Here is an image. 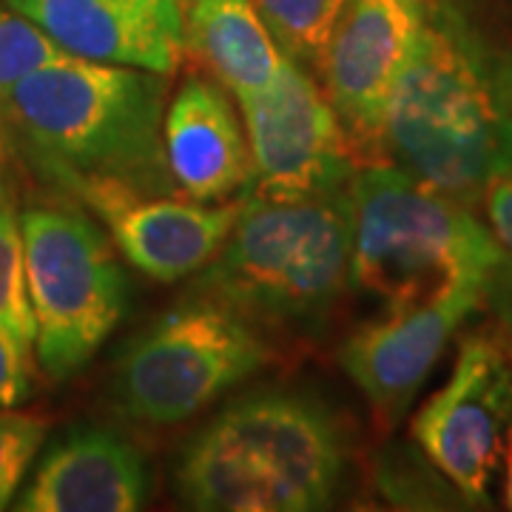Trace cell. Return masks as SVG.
<instances>
[{"label": "cell", "instance_id": "21", "mask_svg": "<svg viewBox=\"0 0 512 512\" xmlns=\"http://www.w3.org/2000/svg\"><path fill=\"white\" fill-rule=\"evenodd\" d=\"M35 353L0 328V407H18L32 396Z\"/></svg>", "mask_w": 512, "mask_h": 512}, {"label": "cell", "instance_id": "18", "mask_svg": "<svg viewBox=\"0 0 512 512\" xmlns=\"http://www.w3.org/2000/svg\"><path fill=\"white\" fill-rule=\"evenodd\" d=\"M0 328L35 353V313L26 282L23 225L9 177H0Z\"/></svg>", "mask_w": 512, "mask_h": 512}, {"label": "cell", "instance_id": "16", "mask_svg": "<svg viewBox=\"0 0 512 512\" xmlns=\"http://www.w3.org/2000/svg\"><path fill=\"white\" fill-rule=\"evenodd\" d=\"M185 49L234 100L271 86L285 63L254 0H188Z\"/></svg>", "mask_w": 512, "mask_h": 512}, {"label": "cell", "instance_id": "2", "mask_svg": "<svg viewBox=\"0 0 512 512\" xmlns=\"http://www.w3.org/2000/svg\"><path fill=\"white\" fill-rule=\"evenodd\" d=\"M382 160L473 208L512 171V52L433 0L384 111Z\"/></svg>", "mask_w": 512, "mask_h": 512}, {"label": "cell", "instance_id": "11", "mask_svg": "<svg viewBox=\"0 0 512 512\" xmlns=\"http://www.w3.org/2000/svg\"><path fill=\"white\" fill-rule=\"evenodd\" d=\"M481 302V288H464L413 311L384 313L342 342L339 362L382 427L393 430L407 416L444 348Z\"/></svg>", "mask_w": 512, "mask_h": 512}, {"label": "cell", "instance_id": "25", "mask_svg": "<svg viewBox=\"0 0 512 512\" xmlns=\"http://www.w3.org/2000/svg\"><path fill=\"white\" fill-rule=\"evenodd\" d=\"M9 163H12V154H9L6 137H3V128H0V177H9Z\"/></svg>", "mask_w": 512, "mask_h": 512}, {"label": "cell", "instance_id": "23", "mask_svg": "<svg viewBox=\"0 0 512 512\" xmlns=\"http://www.w3.org/2000/svg\"><path fill=\"white\" fill-rule=\"evenodd\" d=\"M484 211L498 245L512 256V171L490 185L484 194Z\"/></svg>", "mask_w": 512, "mask_h": 512}, {"label": "cell", "instance_id": "22", "mask_svg": "<svg viewBox=\"0 0 512 512\" xmlns=\"http://www.w3.org/2000/svg\"><path fill=\"white\" fill-rule=\"evenodd\" d=\"M484 302L493 311L495 322L501 328V336L510 342L512 350V256L504 251V256L495 262V268L487 276L484 285Z\"/></svg>", "mask_w": 512, "mask_h": 512}, {"label": "cell", "instance_id": "14", "mask_svg": "<svg viewBox=\"0 0 512 512\" xmlns=\"http://www.w3.org/2000/svg\"><path fill=\"white\" fill-rule=\"evenodd\" d=\"M163 151L174 188L197 202H225L248 194L254 165L245 123L231 92L205 74H188L168 100Z\"/></svg>", "mask_w": 512, "mask_h": 512}, {"label": "cell", "instance_id": "20", "mask_svg": "<svg viewBox=\"0 0 512 512\" xmlns=\"http://www.w3.org/2000/svg\"><path fill=\"white\" fill-rule=\"evenodd\" d=\"M66 52L0 0V100L18 86L26 74L52 63Z\"/></svg>", "mask_w": 512, "mask_h": 512}, {"label": "cell", "instance_id": "1", "mask_svg": "<svg viewBox=\"0 0 512 512\" xmlns=\"http://www.w3.org/2000/svg\"><path fill=\"white\" fill-rule=\"evenodd\" d=\"M165 74L57 57L0 100L12 160L89 208L111 194H180L168 174Z\"/></svg>", "mask_w": 512, "mask_h": 512}, {"label": "cell", "instance_id": "5", "mask_svg": "<svg viewBox=\"0 0 512 512\" xmlns=\"http://www.w3.org/2000/svg\"><path fill=\"white\" fill-rule=\"evenodd\" d=\"M350 274L384 313L413 311L447 293L487 285L504 256L467 205L393 163H367L350 180Z\"/></svg>", "mask_w": 512, "mask_h": 512}, {"label": "cell", "instance_id": "17", "mask_svg": "<svg viewBox=\"0 0 512 512\" xmlns=\"http://www.w3.org/2000/svg\"><path fill=\"white\" fill-rule=\"evenodd\" d=\"M279 49L316 77L348 0H254Z\"/></svg>", "mask_w": 512, "mask_h": 512}, {"label": "cell", "instance_id": "12", "mask_svg": "<svg viewBox=\"0 0 512 512\" xmlns=\"http://www.w3.org/2000/svg\"><path fill=\"white\" fill-rule=\"evenodd\" d=\"M66 55L154 74L188 57V0H3Z\"/></svg>", "mask_w": 512, "mask_h": 512}, {"label": "cell", "instance_id": "8", "mask_svg": "<svg viewBox=\"0 0 512 512\" xmlns=\"http://www.w3.org/2000/svg\"><path fill=\"white\" fill-rule=\"evenodd\" d=\"M410 436L467 507L490 504V484L512 436V350L504 339H461L450 379L421 404Z\"/></svg>", "mask_w": 512, "mask_h": 512}, {"label": "cell", "instance_id": "19", "mask_svg": "<svg viewBox=\"0 0 512 512\" xmlns=\"http://www.w3.org/2000/svg\"><path fill=\"white\" fill-rule=\"evenodd\" d=\"M52 421L15 407H0V510H9L40 456Z\"/></svg>", "mask_w": 512, "mask_h": 512}, {"label": "cell", "instance_id": "26", "mask_svg": "<svg viewBox=\"0 0 512 512\" xmlns=\"http://www.w3.org/2000/svg\"><path fill=\"white\" fill-rule=\"evenodd\" d=\"M510 3H512V0H510Z\"/></svg>", "mask_w": 512, "mask_h": 512}, {"label": "cell", "instance_id": "10", "mask_svg": "<svg viewBox=\"0 0 512 512\" xmlns=\"http://www.w3.org/2000/svg\"><path fill=\"white\" fill-rule=\"evenodd\" d=\"M433 0H348L316 69L359 165L382 163L384 111Z\"/></svg>", "mask_w": 512, "mask_h": 512}, {"label": "cell", "instance_id": "6", "mask_svg": "<svg viewBox=\"0 0 512 512\" xmlns=\"http://www.w3.org/2000/svg\"><path fill=\"white\" fill-rule=\"evenodd\" d=\"M271 359L262 330L197 293L128 339L111 373V402L137 424H183Z\"/></svg>", "mask_w": 512, "mask_h": 512}, {"label": "cell", "instance_id": "3", "mask_svg": "<svg viewBox=\"0 0 512 512\" xmlns=\"http://www.w3.org/2000/svg\"><path fill=\"white\" fill-rule=\"evenodd\" d=\"M348 436L319 396L245 393L183 447L174 487L202 512L328 510L348 473Z\"/></svg>", "mask_w": 512, "mask_h": 512}, {"label": "cell", "instance_id": "4", "mask_svg": "<svg viewBox=\"0 0 512 512\" xmlns=\"http://www.w3.org/2000/svg\"><path fill=\"white\" fill-rule=\"evenodd\" d=\"M350 231V185L293 200L245 194L220 254L202 268L197 293L256 330L319 333L353 285Z\"/></svg>", "mask_w": 512, "mask_h": 512}, {"label": "cell", "instance_id": "7", "mask_svg": "<svg viewBox=\"0 0 512 512\" xmlns=\"http://www.w3.org/2000/svg\"><path fill=\"white\" fill-rule=\"evenodd\" d=\"M20 225L35 362L49 382H69L120 325L128 302L126 271L106 228L86 208L29 205L20 211Z\"/></svg>", "mask_w": 512, "mask_h": 512}, {"label": "cell", "instance_id": "9", "mask_svg": "<svg viewBox=\"0 0 512 512\" xmlns=\"http://www.w3.org/2000/svg\"><path fill=\"white\" fill-rule=\"evenodd\" d=\"M237 103L254 165L248 194L311 197L350 185L359 171L348 131L325 89L288 55L271 86Z\"/></svg>", "mask_w": 512, "mask_h": 512}, {"label": "cell", "instance_id": "24", "mask_svg": "<svg viewBox=\"0 0 512 512\" xmlns=\"http://www.w3.org/2000/svg\"><path fill=\"white\" fill-rule=\"evenodd\" d=\"M501 461H504V504H507V510H512V436L507 439Z\"/></svg>", "mask_w": 512, "mask_h": 512}, {"label": "cell", "instance_id": "13", "mask_svg": "<svg viewBox=\"0 0 512 512\" xmlns=\"http://www.w3.org/2000/svg\"><path fill=\"white\" fill-rule=\"evenodd\" d=\"M242 202L245 194L225 202H197L183 194H111L86 211L106 225L117 254L131 268L168 285L200 274L220 254Z\"/></svg>", "mask_w": 512, "mask_h": 512}, {"label": "cell", "instance_id": "15", "mask_svg": "<svg viewBox=\"0 0 512 512\" xmlns=\"http://www.w3.org/2000/svg\"><path fill=\"white\" fill-rule=\"evenodd\" d=\"M151 493L143 453L106 427H74L43 450L35 473L20 487V512H134Z\"/></svg>", "mask_w": 512, "mask_h": 512}]
</instances>
